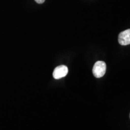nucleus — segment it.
<instances>
[{
	"mask_svg": "<svg viewBox=\"0 0 130 130\" xmlns=\"http://www.w3.org/2000/svg\"><path fill=\"white\" fill-rule=\"evenodd\" d=\"M106 64L104 61H98L95 63L92 69L93 75L96 78H101L104 75L106 72Z\"/></svg>",
	"mask_w": 130,
	"mask_h": 130,
	"instance_id": "obj_1",
	"label": "nucleus"
},
{
	"mask_svg": "<svg viewBox=\"0 0 130 130\" xmlns=\"http://www.w3.org/2000/svg\"><path fill=\"white\" fill-rule=\"evenodd\" d=\"M68 73V68L65 65H60L55 68L53 74L55 79H60L64 77Z\"/></svg>",
	"mask_w": 130,
	"mask_h": 130,
	"instance_id": "obj_2",
	"label": "nucleus"
},
{
	"mask_svg": "<svg viewBox=\"0 0 130 130\" xmlns=\"http://www.w3.org/2000/svg\"><path fill=\"white\" fill-rule=\"evenodd\" d=\"M118 42L121 45L130 44V29L123 31L119 35Z\"/></svg>",
	"mask_w": 130,
	"mask_h": 130,
	"instance_id": "obj_3",
	"label": "nucleus"
},
{
	"mask_svg": "<svg viewBox=\"0 0 130 130\" xmlns=\"http://www.w3.org/2000/svg\"><path fill=\"white\" fill-rule=\"evenodd\" d=\"M35 1L38 4H42L45 1V0H35Z\"/></svg>",
	"mask_w": 130,
	"mask_h": 130,
	"instance_id": "obj_4",
	"label": "nucleus"
},
{
	"mask_svg": "<svg viewBox=\"0 0 130 130\" xmlns=\"http://www.w3.org/2000/svg\"><path fill=\"white\" fill-rule=\"evenodd\" d=\"M129 118H130V113H129Z\"/></svg>",
	"mask_w": 130,
	"mask_h": 130,
	"instance_id": "obj_5",
	"label": "nucleus"
}]
</instances>
